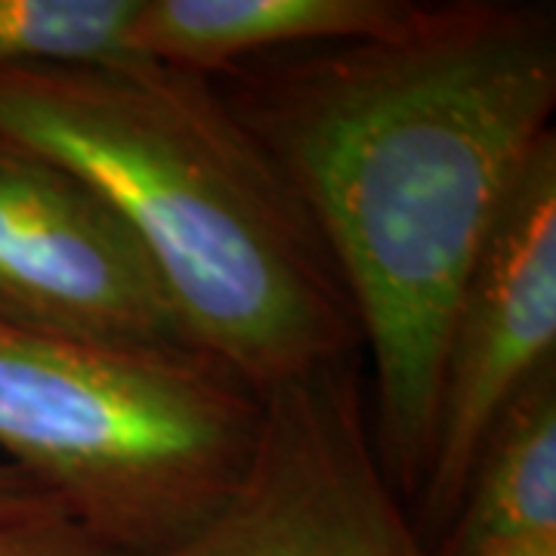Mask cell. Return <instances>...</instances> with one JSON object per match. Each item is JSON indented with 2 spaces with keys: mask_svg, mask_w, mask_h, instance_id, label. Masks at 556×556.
I'll list each match as a JSON object with an SVG mask.
<instances>
[{
  "mask_svg": "<svg viewBox=\"0 0 556 556\" xmlns=\"http://www.w3.org/2000/svg\"><path fill=\"white\" fill-rule=\"evenodd\" d=\"M214 84L328 244L371 356L380 464L412 507L455 303L554 134V7L412 3L383 35L241 62Z\"/></svg>",
  "mask_w": 556,
  "mask_h": 556,
  "instance_id": "obj_1",
  "label": "cell"
},
{
  "mask_svg": "<svg viewBox=\"0 0 556 556\" xmlns=\"http://www.w3.org/2000/svg\"><path fill=\"white\" fill-rule=\"evenodd\" d=\"M0 137L118 214L192 343L260 399L358 356L328 244L214 78L152 60L0 68Z\"/></svg>",
  "mask_w": 556,
  "mask_h": 556,
  "instance_id": "obj_2",
  "label": "cell"
},
{
  "mask_svg": "<svg viewBox=\"0 0 556 556\" xmlns=\"http://www.w3.org/2000/svg\"><path fill=\"white\" fill-rule=\"evenodd\" d=\"M260 408L199 350H118L0 318V452L121 554H164L217 514Z\"/></svg>",
  "mask_w": 556,
  "mask_h": 556,
  "instance_id": "obj_3",
  "label": "cell"
},
{
  "mask_svg": "<svg viewBox=\"0 0 556 556\" xmlns=\"http://www.w3.org/2000/svg\"><path fill=\"white\" fill-rule=\"evenodd\" d=\"M155 556H433L383 473L356 358L266 393L232 495Z\"/></svg>",
  "mask_w": 556,
  "mask_h": 556,
  "instance_id": "obj_4",
  "label": "cell"
},
{
  "mask_svg": "<svg viewBox=\"0 0 556 556\" xmlns=\"http://www.w3.org/2000/svg\"><path fill=\"white\" fill-rule=\"evenodd\" d=\"M556 365V134L541 142L464 281L445 334L430 467L408 514L437 547L482 442Z\"/></svg>",
  "mask_w": 556,
  "mask_h": 556,
  "instance_id": "obj_5",
  "label": "cell"
},
{
  "mask_svg": "<svg viewBox=\"0 0 556 556\" xmlns=\"http://www.w3.org/2000/svg\"><path fill=\"white\" fill-rule=\"evenodd\" d=\"M0 318L118 350H199L118 214L78 174L3 137Z\"/></svg>",
  "mask_w": 556,
  "mask_h": 556,
  "instance_id": "obj_6",
  "label": "cell"
},
{
  "mask_svg": "<svg viewBox=\"0 0 556 556\" xmlns=\"http://www.w3.org/2000/svg\"><path fill=\"white\" fill-rule=\"evenodd\" d=\"M408 0H139V60L214 78L241 62L390 31Z\"/></svg>",
  "mask_w": 556,
  "mask_h": 556,
  "instance_id": "obj_7",
  "label": "cell"
},
{
  "mask_svg": "<svg viewBox=\"0 0 556 556\" xmlns=\"http://www.w3.org/2000/svg\"><path fill=\"white\" fill-rule=\"evenodd\" d=\"M433 556H556V365L489 430Z\"/></svg>",
  "mask_w": 556,
  "mask_h": 556,
  "instance_id": "obj_8",
  "label": "cell"
},
{
  "mask_svg": "<svg viewBox=\"0 0 556 556\" xmlns=\"http://www.w3.org/2000/svg\"><path fill=\"white\" fill-rule=\"evenodd\" d=\"M139 0H0V68L139 60Z\"/></svg>",
  "mask_w": 556,
  "mask_h": 556,
  "instance_id": "obj_9",
  "label": "cell"
},
{
  "mask_svg": "<svg viewBox=\"0 0 556 556\" xmlns=\"http://www.w3.org/2000/svg\"><path fill=\"white\" fill-rule=\"evenodd\" d=\"M0 556H127L75 519L50 517L0 526Z\"/></svg>",
  "mask_w": 556,
  "mask_h": 556,
  "instance_id": "obj_10",
  "label": "cell"
},
{
  "mask_svg": "<svg viewBox=\"0 0 556 556\" xmlns=\"http://www.w3.org/2000/svg\"><path fill=\"white\" fill-rule=\"evenodd\" d=\"M50 517H68L60 497L25 470L0 460V526Z\"/></svg>",
  "mask_w": 556,
  "mask_h": 556,
  "instance_id": "obj_11",
  "label": "cell"
}]
</instances>
